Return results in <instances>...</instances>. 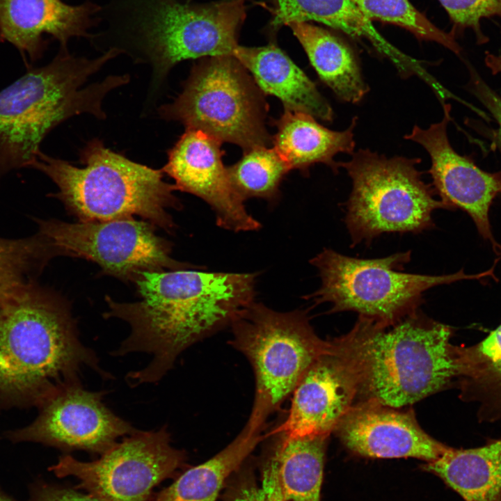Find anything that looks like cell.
Here are the masks:
<instances>
[{
    "label": "cell",
    "mask_w": 501,
    "mask_h": 501,
    "mask_svg": "<svg viewBox=\"0 0 501 501\" xmlns=\"http://www.w3.org/2000/svg\"><path fill=\"white\" fill-rule=\"evenodd\" d=\"M257 276L194 268L145 271L134 282L138 301L122 303L106 296L104 317L120 319L130 327L113 354L152 356L145 367L127 374L129 384L159 381L182 351L230 326L255 301Z\"/></svg>",
    "instance_id": "obj_1"
},
{
    "label": "cell",
    "mask_w": 501,
    "mask_h": 501,
    "mask_svg": "<svg viewBox=\"0 0 501 501\" xmlns=\"http://www.w3.org/2000/svg\"><path fill=\"white\" fill-rule=\"evenodd\" d=\"M107 378L83 344L67 302L33 281L0 305V408L38 404L80 382L83 367Z\"/></svg>",
    "instance_id": "obj_2"
},
{
    "label": "cell",
    "mask_w": 501,
    "mask_h": 501,
    "mask_svg": "<svg viewBox=\"0 0 501 501\" xmlns=\"http://www.w3.org/2000/svg\"><path fill=\"white\" fill-rule=\"evenodd\" d=\"M120 53L113 48L93 59L70 55L66 49L49 64L29 67L0 91V177L29 168L46 135L65 120L81 113L105 118L103 99L126 84L128 77L112 75L80 87Z\"/></svg>",
    "instance_id": "obj_3"
},
{
    "label": "cell",
    "mask_w": 501,
    "mask_h": 501,
    "mask_svg": "<svg viewBox=\"0 0 501 501\" xmlns=\"http://www.w3.org/2000/svg\"><path fill=\"white\" fill-rule=\"evenodd\" d=\"M452 328L415 312L392 323L360 316L347 335L367 399L399 408L457 379Z\"/></svg>",
    "instance_id": "obj_4"
},
{
    "label": "cell",
    "mask_w": 501,
    "mask_h": 501,
    "mask_svg": "<svg viewBox=\"0 0 501 501\" xmlns=\"http://www.w3.org/2000/svg\"><path fill=\"white\" fill-rule=\"evenodd\" d=\"M81 167L40 150L29 168L50 178L60 200L78 221H107L139 216L172 232L170 210L181 207L175 184L164 180L162 170L134 162L107 148L99 139L81 151Z\"/></svg>",
    "instance_id": "obj_5"
},
{
    "label": "cell",
    "mask_w": 501,
    "mask_h": 501,
    "mask_svg": "<svg viewBox=\"0 0 501 501\" xmlns=\"http://www.w3.org/2000/svg\"><path fill=\"white\" fill-rule=\"evenodd\" d=\"M420 161L359 149L350 160L340 162L352 182L344 220L352 245L367 244L383 233L421 232L434 226L436 209H449L422 180L417 168Z\"/></svg>",
    "instance_id": "obj_6"
},
{
    "label": "cell",
    "mask_w": 501,
    "mask_h": 501,
    "mask_svg": "<svg viewBox=\"0 0 501 501\" xmlns=\"http://www.w3.org/2000/svg\"><path fill=\"white\" fill-rule=\"evenodd\" d=\"M410 260L411 251L359 259L326 248L310 260L319 271L321 285L305 298L316 304L329 303L331 312L353 311L361 317L392 323L416 312L430 288L463 280H497L494 264L473 275L466 274L461 269L452 274L430 276L402 272Z\"/></svg>",
    "instance_id": "obj_7"
},
{
    "label": "cell",
    "mask_w": 501,
    "mask_h": 501,
    "mask_svg": "<svg viewBox=\"0 0 501 501\" xmlns=\"http://www.w3.org/2000/svg\"><path fill=\"white\" fill-rule=\"evenodd\" d=\"M230 326L232 346L247 358L255 374L254 402L246 424L262 431L330 342L316 335L305 312H278L255 301Z\"/></svg>",
    "instance_id": "obj_8"
},
{
    "label": "cell",
    "mask_w": 501,
    "mask_h": 501,
    "mask_svg": "<svg viewBox=\"0 0 501 501\" xmlns=\"http://www.w3.org/2000/svg\"><path fill=\"white\" fill-rule=\"evenodd\" d=\"M264 95L233 55L205 57L193 65L182 92L159 113L245 151L272 142Z\"/></svg>",
    "instance_id": "obj_9"
},
{
    "label": "cell",
    "mask_w": 501,
    "mask_h": 501,
    "mask_svg": "<svg viewBox=\"0 0 501 501\" xmlns=\"http://www.w3.org/2000/svg\"><path fill=\"white\" fill-rule=\"evenodd\" d=\"M245 2L142 0L137 24L141 46L152 65L154 85L182 61L233 55L246 18Z\"/></svg>",
    "instance_id": "obj_10"
},
{
    "label": "cell",
    "mask_w": 501,
    "mask_h": 501,
    "mask_svg": "<svg viewBox=\"0 0 501 501\" xmlns=\"http://www.w3.org/2000/svg\"><path fill=\"white\" fill-rule=\"evenodd\" d=\"M36 223L53 257L91 261L105 274L126 282H135L145 271L194 268L174 260L170 243L144 220L69 223L37 219Z\"/></svg>",
    "instance_id": "obj_11"
},
{
    "label": "cell",
    "mask_w": 501,
    "mask_h": 501,
    "mask_svg": "<svg viewBox=\"0 0 501 501\" xmlns=\"http://www.w3.org/2000/svg\"><path fill=\"white\" fill-rule=\"evenodd\" d=\"M170 443L166 426L137 430L98 459L84 462L66 454L49 470L59 477L77 478L75 488L107 501H148L154 487L176 476L186 465L185 452Z\"/></svg>",
    "instance_id": "obj_12"
},
{
    "label": "cell",
    "mask_w": 501,
    "mask_h": 501,
    "mask_svg": "<svg viewBox=\"0 0 501 501\" xmlns=\"http://www.w3.org/2000/svg\"><path fill=\"white\" fill-rule=\"evenodd\" d=\"M104 395L84 389L81 382L63 385L38 404L32 423L12 431L9 438L102 454L138 430L103 403Z\"/></svg>",
    "instance_id": "obj_13"
},
{
    "label": "cell",
    "mask_w": 501,
    "mask_h": 501,
    "mask_svg": "<svg viewBox=\"0 0 501 501\" xmlns=\"http://www.w3.org/2000/svg\"><path fill=\"white\" fill-rule=\"evenodd\" d=\"M360 390L359 368L347 337L330 342L299 381L286 420L272 434L328 436Z\"/></svg>",
    "instance_id": "obj_14"
},
{
    "label": "cell",
    "mask_w": 501,
    "mask_h": 501,
    "mask_svg": "<svg viewBox=\"0 0 501 501\" xmlns=\"http://www.w3.org/2000/svg\"><path fill=\"white\" fill-rule=\"evenodd\" d=\"M443 118L422 129L415 125L404 138L422 146L431 159L429 173L432 186L449 208H459L472 219L479 234L488 241L498 255L501 246L495 239L489 221V210L495 198L501 193V173L479 168L468 157L459 154L451 145L447 125L451 106L443 103Z\"/></svg>",
    "instance_id": "obj_15"
},
{
    "label": "cell",
    "mask_w": 501,
    "mask_h": 501,
    "mask_svg": "<svg viewBox=\"0 0 501 501\" xmlns=\"http://www.w3.org/2000/svg\"><path fill=\"white\" fill-rule=\"evenodd\" d=\"M222 142L196 129H186L168 152L161 169L175 181L177 190L204 200L221 228L238 232L261 228L246 209L230 181L223 162Z\"/></svg>",
    "instance_id": "obj_16"
},
{
    "label": "cell",
    "mask_w": 501,
    "mask_h": 501,
    "mask_svg": "<svg viewBox=\"0 0 501 501\" xmlns=\"http://www.w3.org/2000/svg\"><path fill=\"white\" fill-rule=\"evenodd\" d=\"M335 431L349 450L366 457L430 462L449 447L420 427L413 411H401L372 399L353 405Z\"/></svg>",
    "instance_id": "obj_17"
},
{
    "label": "cell",
    "mask_w": 501,
    "mask_h": 501,
    "mask_svg": "<svg viewBox=\"0 0 501 501\" xmlns=\"http://www.w3.org/2000/svg\"><path fill=\"white\" fill-rule=\"evenodd\" d=\"M98 7L87 2L70 6L61 0H0V42L15 46L35 61L47 45L42 35L58 40L61 49L73 36H88Z\"/></svg>",
    "instance_id": "obj_18"
},
{
    "label": "cell",
    "mask_w": 501,
    "mask_h": 501,
    "mask_svg": "<svg viewBox=\"0 0 501 501\" xmlns=\"http://www.w3.org/2000/svg\"><path fill=\"white\" fill-rule=\"evenodd\" d=\"M233 56L262 93L278 97L285 110L305 113L322 121L333 120V109L315 84L276 45H238Z\"/></svg>",
    "instance_id": "obj_19"
},
{
    "label": "cell",
    "mask_w": 501,
    "mask_h": 501,
    "mask_svg": "<svg viewBox=\"0 0 501 501\" xmlns=\"http://www.w3.org/2000/svg\"><path fill=\"white\" fill-rule=\"evenodd\" d=\"M277 131L272 137L273 148L290 170L307 173L315 164H324L338 173L339 153L352 154L355 149L353 130L357 117L343 131H333L323 126L313 116L301 112L285 110L276 121Z\"/></svg>",
    "instance_id": "obj_20"
},
{
    "label": "cell",
    "mask_w": 501,
    "mask_h": 501,
    "mask_svg": "<svg viewBox=\"0 0 501 501\" xmlns=\"http://www.w3.org/2000/svg\"><path fill=\"white\" fill-rule=\"evenodd\" d=\"M273 1L274 8L271 24L274 26L292 22H320L350 36L368 40L377 52L390 59L404 73L419 67L416 61L402 53L379 33L353 0Z\"/></svg>",
    "instance_id": "obj_21"
},
{
    "label": "cell",
    "mask_w": 501,
    "mask_h": 501,
    "mask_svg": "<svg viewBox=\"0 0 501 501\" xmlns=\"http://www.w3.org/2000/svg\"><path fill=\"white\" fill-rule=\"evenodd\" d=\"M321 81L340 100L356 104L369 88L352 49L328 31L308 22L287 24Z\"/></svg>",
    "instance_id": "obj_22"
},
{
    "label": "cell",
    "mask_w": 501,
    "mask_h": 501,
    "mask_svg": "<svg viewBox=\"0 0 501 501\" xmlns=\"http://www.w3.org/2000/svg\"><path fill=\"white\" fill-rule=\"evenodd\" d=\"M465 501H501V438L470 449L449 447L423 466Z\"/></svg>",
    "instance_id": "obj_23"
},
{
    "label": "cell",
    "mask_w": 501,
    "mask_h": 501,
    "mask_svg": "<svg viewBox=\"0 0 501 501\" xmlns=\"http://www.w3.org/2000/svg\"><path fill=\"white\" fill-rule=\"evenodd\" d=\"M264 438L247 425L223 450L207 461L189 468L148 501H216L230 478Z\"/></svg>",
    "instance_id": "obj_24"
},
{
    "label": "cell",
    "mask_w": 501,
    "mask_h": 501,
    "mask_svg": "<svg viewBox=\"0 0 501 501\" xmlns=\"http://www.w3.org/2000/svg\"><path fill=\"white\" fill-rule=\"evenodd\" d=\"M457 379L463 400L478 404L483 421L501 418V324L479 342L456 347Z\"/></svg>",
    "instance_id": "obj_25"
},
{
    "label": "cell",
    "mask_w": 501,
    "mask_h": 501,
    "mask_svg": "<svg viewBox=\"0 0 501 501\" xmlns=\"http://www.w3.org/2000/svg\"><path fill=\"white\" fill-rule=\"evenodd\" d=\"M277 435L272 449L286 501H319L327 436Z\"/></svg>",
    "instance_id": "obj_26"
},
{
    "label": "cell",
    "mask_w": 501,
    "mask_h": 501,
    "mask_svg": "<svg viewBox=\"0 0 501 501\" xmlns=\"http://www.w3.org/2000/svg\"><path fill=\"white\" fill-rule=\"evenodd\" d=\"M227 168L232 186L244 201L253 198L275 200L282 180L291 170L276 150L267 146L244 151L242 157Z\"/></svg>",
    "instance_id": "obj_27"
},
{
    "label": "cell",
    "mask_w": 501,
    "mask_h": 501,
    "mask_svg": "<svg viewBox=\"0 0 501 501\" xmlns=\"http://www.w3.org/2000/svg\"><path fill=\"white\" fill-rule=\"evenodd\" d=\"M40 233L22 239L0 237V305L31 282L51 258Z\"/></svg>",
    "instance_id": "obj_28"
},
{
    "label": "cell",
    "mask_w": 501,
    "mask_h": 501,
    "mask_svg": "<svg viewBox=\"0 0 501 501\" xmlns=\"http://www.w3.org/2000/svg\"><path fill=\"white\" fill-rule=\"evenodd\" d=\"M363 14L372 20L401 26L418 39L437 42L456 54L461 48L454 33H446L432 24L408 0H353Z\"/></svg>",
    "instance_id": "obj_29"
},
{
    "label": "cell",
    "mask_w": 501,
    "mask_h": 501,
    "mask_svg": "<svg viewBox=\"0 0 501 501\" xmlns=\"http://www.w3.org/2000/svg\"><path fill=\"white\" fill-rule=\"evenodd\" d=\"M242 466L228 480L224 501H286L280 485L277 458L272 448L263 463L260 482L250 470Z\"/></svg>",
    "instance_id": "obj_30"
},
{
    "label": "cell",
    "mask_w": 501,
    "mask_h": 501,
    "mask_svg": "<svg viewBox=\"0 0 501 501\" xmlns=\"http://www.w3.org/2000/svg\"><path fill=\"white\" fill-rule=\"evenodd\" d=\"M448 13L454 29H471L479 44L488 38L484 35L480 22L483 18L501 17V0H438Z\"/></svg>",
    "instance_id": "obj_31"
},
{
    "label": "cell",
    "mask_w": 501,
    "mask_h": 501,
    "mask_svg": "<svg viewBox=\"0 0 501 501\" xmlns=\"http://www.w3.org/2000/svg\"><path fill=\"white\" fill-rule=\"evenodd\" d=\"M468 70L469 90L487 109L498 125L496 129L492 131L491 136L495 147L501 154V96L484 81L472 67L469 65Z\"/></svg>",
    "instance_id": "obj_32"
},
{
    "label": "cell",
    "mask_w": 501,
    "mask_h": 501,
    "mask_svg": "<svg viewBox=\"0 0 501 501\" xmlns=\"http://www.w3.org/2000/svg\"><path fill=\"white\" fill-rule=\"evenodd\" d=\"M28 501H107L90 493L46 483L35 485Z\"/></svg>",
    "instance_id": "obj_33"
},
{
    "label": "cell",
    "mask_w": 501,
    "mask_h": 501,
    "mask_svg": "<svg viewBox=\"0 0 501 501\" xmlns=\"http://www.w3.org/2000/svg\"><path fill=\"white\" fill-rule=\"evenodd\" d=\"M484 62L493 74L501 73V55L487 53Z\"/></svg>",
    "instance_id": "obj_34"
},
{
    "label": "cell",
    "mask_w": 501,
    "mask_h": 501,
    "mask_svg": "<svg viewBox=\"0 0 501 501\" xmlns=\"http://www.w3.org/2000/svg\"><path fill=\"white\" fill-rule=\"evenodd\" d=\"M0 501H13L8 496L0 493Z\"/></svg>",
    "instance_id": "obj_35"
}]
</instances>
